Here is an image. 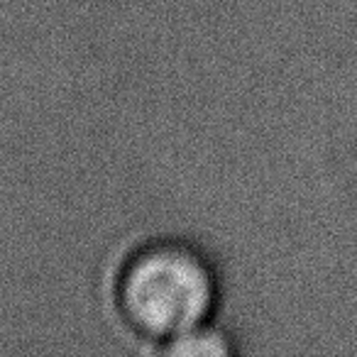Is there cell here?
Listing matches in <instances>:
<instances>
[{
	"mask_svg": "<svg viewBox=\"0 0 357 357\" xmlns=\"http://www.w3.org/2000/svg\"><path fill=\"white\" fill-rule=\"evenodd\" d=\"M220 282L213 262L189 240H147L123 257L113 308L130 335L154 350L215 321Z\"/></svg>",
	"mask_w": 357,
	"mask_h": 357,
	"instance_id": "6da1fadb",
	"label": "cell"
},
{
	"mask_svg": "<svg viewBox=\"0 0 357 357\" xmlns=\"http://www.w3.org/2000/svg\"><path fill=\"white\" fill-rule=\"evenodd\" d=\"M159 352L169 357H215V355H230L233 345H230V337L213 321L186 333V335L176 337V340L169 342Z\"/></svg>",
	"mask_w": 357,
	"mask_h": 357,
	"instance_id": "7a4b0ae2",
	"label": "cell"
}]
</instances>
